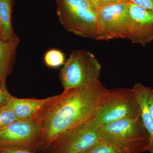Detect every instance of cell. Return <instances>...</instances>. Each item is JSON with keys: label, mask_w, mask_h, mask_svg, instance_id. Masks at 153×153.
I'll return each mask as SVG.
<instances>
[{"label": "cell", "mask_w": 153, "mask_h": 153, "mask_svg": "<svg viewBox=\"0 0 153 153\" xmlns=\"http://www.w3.org/2000/svg\"><path fill=\"white\" fill-rule=\"evenodd\" d=\"M107 89L100 80L63 90L35 120L41 124L39 149L44 152L60 135L95 117Z\"/></svg>", "instance_id": "cell-1"}, {"label": "cell", "mask_w": 153, "mask_h": 153, "mask_svg": "<svg viewBox=\"0 0 153 153\" xmlns=\"http://www.w3.org/2000/svg\"><path fill=\"white\" fill-rule=\"evenodd\" d=\"M100 140L125 153L147 152L150 137L142 117L125 119L101 126Z\"/></svg>", "instance_id": "cell-2"}, {"label": "cell", "mask_w": 153, "mask_h": 153, "mask_svg": "<svg viewBox=\"0 0 153 153\" xmlns=\"http://www.w3.org/2000/svg\"><path fill=\"white\" fill-rule=\"evenodd\" d=\"M58 20L68 32L98 41L97 10L86 0H56Z\"/></svg>", "instance_id": "cell-3"}, {"label": "cell", "mask_w": 153, "mask_h": 153, "mask_svg": "<svg viewBox=\"0 0 153 153\" xmlns=\"http://www.w3.org/2000/svg\"><path fill=\"white\" fill-rule=\"evenodd\" d=\"M101 66L91 52L72 51L60 70L59 77L64 90L82 87L100 80Z\"/></svg>", "instance_id": "cell-4"}, {"label": "cell", "mask_w": 153, "mask_h": 153, "mask_svg": "<svg viewBox=\"0 0 153 153\" xmlns=\"http://www.w3.org/2000/svg\"><path fill=\"white\" fill-rule=\"evenodd\" d=\"M141 117L138 100L132 88L107 89L95 118L101 126L125 119Z\"/></svg>", "instance_id": "cell-5"}, {"label": "cell", "mask_w": 153, "mask_h": 153, "mask_svg": "<svg viewBox=\"0 0 153 153\" xmlns=\"http://www.w3.org/2000/svg\"><path fill=\"white\" fill-rule=\"evenodd\" d=\"M101 125L95 117L65 132L43 153H82L100 141Z\"/></svg>", "instance_id": "cell-6"}, {"label": "cell", "mask_w": 153, "mask_h": 153, "mask_svg": "<svg viewBox=\"0 0 153 153\" xmlns=\"http://www.w3.org/2000/svg\"><path fill=\"white\" fill-rule=\"evenodd\" d=\"M41 123L36 120H19L0 129V148H20L40 151Z\"/></svg>", "instance_id": "cell-7"}, {"label": "cell", "mask_w": 153, "mask_h": 153, "mask_svg": "<svg viewBox=\"0 0 153 153\" xmlns=\"http://www.w3.org/2000/svg\"><path fill=\"white\" fill-rule=\"evenodd\" d=\"M128 11L125 2L98 9L96 26L98 41L126 39Z\"/></svg>", "instance_id": "cell-8"}, {"label": "cell", "mask_w": 153, "mask_h": 153, "mask_svg": "<svg viewBox=\"0 0 153 153\" xmlns=\"http://www.w3.org/2000/svg\"><path fill=\"white\" fill-rule=\"evenodd\" d=\"M126 3L128 11L126 39L145 47L153 41V13L133 3Z\"/></svg>", "instance_id": "cell-9"}, {"label": "cell", "mask_w": 153, "mask_h": 153, "mask_svg": "<svg viewBox=\"0 0 153 153\" xmlns=\"http://www.w3.org/2000/svg\"><path fill=\"white\" fill-rule=\"evenodd\" d=\"M58 95L43 99L13 97L8 105L19 120H34L57 98Z\"/></svg>", "instance_id": "cell-10"}, {"label": "cell", "mask_w": 153, "mask_h": 153, "mask_svg": "<svg viewBox=\"0 0 153 153\" xmlns=\"http://www.w3.org/2000/svg\"><path fill=\"white\" fill-rule=\"evenodd\" d=\"M20 40L16 36L10 39L0 36V80L6 82L13 68Z\"/></svg>", "instance_id": "cell-11"}, {"label": "cell", "mask_w": 153, "mask_h": 153, "mask_svg": "<svg viewBox=\"0 0 153 153\" xmlns=\"http://www.w3.org/2000/svg\"><path fill=\"white\" fill-rule=\"evenodd\" d=\"M143 85L138 82L134 85L132 88L138 100L141 110L142 119L150 137V145L147 152L153 153V119L147 106Z\"/></svg>", "instance_id": "cell-12"}, {"label": "cell", "mask_w": 153, "mask_h": 153, "mask_svg": "<svg viewBox=\"0 0 153 153\" xmlns=\"http://www.w3.org/2000/svg\"><path fill=\"white\" fill-rule=\"evenodd\" d=\"M13 0H0V35L5 39H10L16 35L12 26Z\"/></svg>", "instance_id": "cell-13"}, {"label": "cell", "mask_w": 153, "mask_h": 153, "mask_svg": "<svg viewBox=\"0 0 153 153\" xmlns=\"http://www.w3.org/2000/svg\"><path fill=\"white\" fill-rule=\"evenodd\" d=\"M44 62L47 67L57 68L64 65L66 62L65 55L58 49H52L47 51L44 55Z\"/></svg>", "instance_id": "cell-14"}, {"label": "cell", "mask_w": 153, "mask_h": 153, "mask_svg": "<svg viewBox=\"0 0 153 153\" xmlns=\"http://www.w3.org/2000/svg\"><path fill=\"white\" fill-rule=\"evenodd\" d=\"M19 120L8 105L0 108V129L7 126Z\"/></svg>", "instance_id": "cell-15"}, {"label": "cell", "mask_w": 153, "mask_h": 153, "mask_svg": "<svg viewBox=\"0 0 153 153\" xmlns=\"http://www.w3.org/2000/svg\"><path fill=\"white\" fill-rule=\"evenodd\" d=\"M82 153H125L115 149L102 141H100L93 146Z\"/></svg>", "instance_id": "cell-16"}, {"label": "cell", "mask_w": 153, "mask_h": 153, "mask_svg": "<svg viewBox=\"0 0 153 153\" xmlns=\"http://www.w3.org/2000/svg\"><path fill=\"white\" fill-rule=\"evenodd\" d=\"M13 97L7 89L6 82L0 80V108L8 105Z\"/></svg>", "instance_id": "cell-17"}, {"label": "cell", "mask_w": 153, "mask_h": 153, "mask_svg": "<svg viewBox=\"0 0 153 153\" xmlns=\"http://www.w3.org/2000/svg\"><path fill=\"white\" fill-rule=\"evenodd\" d=\"M143 89L146 97L147 106L153 119V89L144 85H143Z\"/></svg>", "instance_id": "cell-18"}, {"label": "cell", "mask_w": 153, "mask_h": 153, "mask_svg": "<svg viewBox=\"0 0 153 153\" xmlns=\"http://www.w3.org/2000/svg\"><path fill=\"white\" fill-rule=\"evenodd\" d=\"M86 1L97 10L105 6L124 2L123 0H86Z\"/></svg>", "instance_id": "cell-19"}, {"label": "cell", "mask_w": 153, "mask_h": 153, "mask_svg": "<svg viewBox=\"0 0 153 153\" xmlns=\"http://www.w3.org/2000/svg\"><path fill=\"white\" fill-rule=\"evenodd\" d=\"M125 2L133 3L153 13V0H125Z\"/></svg>", "instance_id": "cell-20"}, {"label": "cell", "mask_w": 153, "mask_h": 153, "mask_svg": "<svg viewBox=\"0 0 153 153\" xmlns=\"http://www.w3.org/2000/svg\"><path fill=\"white\" fill-rule=\"evenodd\" d=\"M0 153H38L27 149L20 148H0Z\"/></svg>", "instance_id": "cell-21"}, {"label": "cell", "mask_w": 153, "mask_h": 153, "mask_svg": "<svg viewBox=\"0 0 153 153\" xmlns=\"http://www.w3.org/2000/svg\"><path fill=\"white\" fill-rule=\"evenodd\" d=\"M124 2H125V0H123Z\"/></svg>", "instance_id": "cell-22"}, {"label": "cell", "mask_w": 153, "mask_h": 153, "mask_svg": "<svg viewBox=\"0 0 153 153\" xmlns=\"http://www.w3.org/2000/svg\"><path fill=\"white\" fill-rule=\"evenodd\" d=\"M0 36H1V35H0Z\"/></svg>", "instance_id": "cell-23"}]
</instances>
